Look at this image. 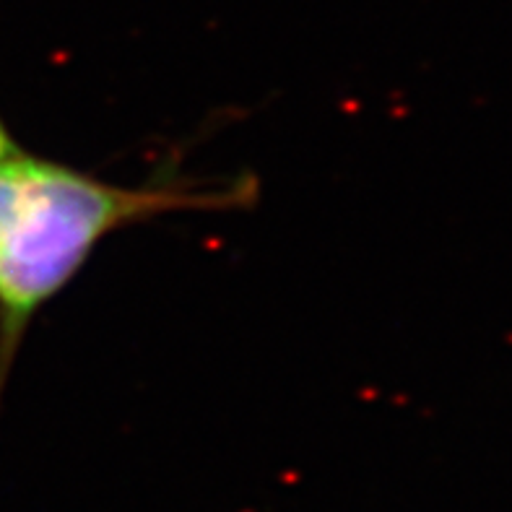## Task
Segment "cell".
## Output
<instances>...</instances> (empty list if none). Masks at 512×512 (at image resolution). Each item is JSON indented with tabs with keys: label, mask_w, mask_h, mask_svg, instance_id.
Masks as SVG:
<instances>
[{
	"label": "cell",
	"mask_w": 512,
	"mask_h": 512,
	"mask_svg": "<svg viewBox=\"0 0 512 512\" xmlns=\"http://www.w3.org/2000/svg\"><path fill=\"white\" fill-rule=\"evenodd\" d=\"M255 198L253 177L115 185L24 149L0 156V403L32 320L107 237L164 216L242 211Z\"/></svg>",
	"instance_id": "obj_1"
},
{
	"label": "cell",
	"mask_w": 512,
	"mask_h": 512,
	"mask_svg": "<svg viewBox=\"0 0 512 512\" xmlns=\"http://www.w3.org/2000/svg\"><path fill=\"white\" fill-rule=\"evenodd\" d=\"M16 149H21V146L16 143V138H13L11 130H8L6 120L0 117V156L11 154V151H16Z\"/></svg>",
	"instance_id": "obj_2"
}]
</instances>
